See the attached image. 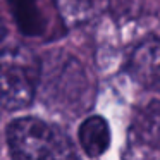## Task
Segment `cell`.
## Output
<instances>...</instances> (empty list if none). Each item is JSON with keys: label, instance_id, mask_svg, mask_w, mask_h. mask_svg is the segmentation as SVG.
Wrapping results in <instances>:
<instances>
[{"label": "cell", "instance_id": "277c9868", "mask_svg": "<svg viewBox=\"0 0 160 160\" xmlns=\"http://www.w3.org/2000/svg\"><path fill=\"white\" fill-rule=\"evenodd\" d=\"M60 74L53 78L52 88H50V97L55 103H60L66 107H76L84 108V98L88 95V78L84 74L83 67L76 60H69V62L62 64L59 67Z\"/></svg>", "mask_w": 160, "mask_h": 160}, {"label": "cell", "instance_id": "5b68a950", "mask_svg": "<svg viewBox=\"0 0 160 160\" xmlns=\"http://www.w3.org/2000/svg\"><path fill=\"white\" fill-rule=\"evenodd\" d=\"M132 134L138 143L160 152V100L148 102L136 112Z\"/></svg>", "mask_w": 160, "mask_h": 160}, {"label": "cell", "instance_id": "ba28073f", "mask_svg": "<svg viewBox=\"0 0 160 160\" xmlns=\"http://www.w3.org/2000/svg\"><path fill=\"white\" fill-rule=\"evenodd\" d=\"M5 33H7V28H5V22H4V19H2V16H0V42L4 40Z\"/></svg>", "mask_w": 160, "mask_h": 160}, {"label": "cell", "instance_id": "52a82bcc", "mask_svg": "<svg viewBox=\"0 0 160 160\" xmlns=\"http://www.w3.org/2000/svg\"><path fill=\"white\" fill-rule=\"evenodd\" d=\"M78 139L83 152L91 158H97L103 155L110 146V128L102 115H91L79 126Z\"/></svg>", "mask_w": 160, "mask_h": 160}, {"label": "cell", "instance_id": "7a4b0ae2", "mask_svg": "<svg viewBox=\"0 0 160 160\" xmlns=\"http://www.w3.org/2000/svg\"><path fill=\"white\" fill-rule=\"evenodd\" d=\"M42 79V62L24 47L0 52V108L19 110L33 102Z\"/></svg>", "mask_w": 160, "mask_h": 160}, {"label": "cell", "instance_id": "8992f818", "mask_svg": "<svg viewBox=\"0 0 160 160\" xmlns=\"http://www.w3.org/2000/svg\"><path fill=\"white\" fill-rule=\"evenodd\" d=\"M19 31L26 36H42L47 29V16L42 0H7Z\"/></svg>", "mask_w": 160, "mask_h": 160}, {"label": "cell", "instance_id": "6da1fadb", "mask_svg": "<svg viewBox=\"0 0 160 160\" xmlns=\"http://www.w3.org/2000/svg\"><path fill=\"white\" fill-rule=\"evenodd\" d=\"M11 155L22 160L72 158L74 146L60 128L36 117H22L7 129Z\"/></svg>", "mask_w": 160, "mask_h": 160}, {"label": "cell", "instance_id": "3957f363", "mask_svg": "<svg viewBox=\"0 0 160 160\" xmlns=\"http://www.w3.org/2000/svg\"><path fill=\"white\" fill-rule=\"evenodd\" d=\"M128 72L138 84L160 93V38L148 36L139 42L128 60Z\"/></svg>", "mask_w": 160, "mask_h": 160}]
</instances>
